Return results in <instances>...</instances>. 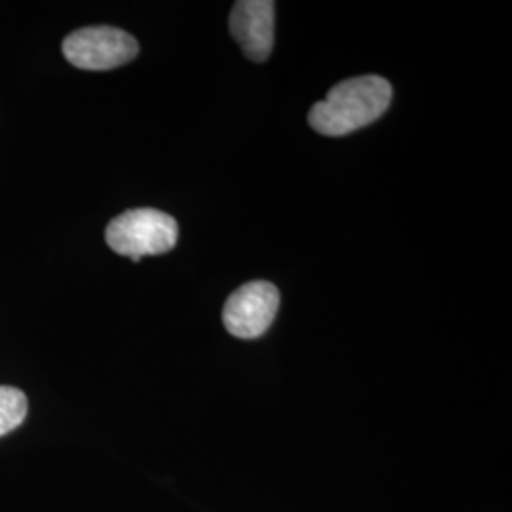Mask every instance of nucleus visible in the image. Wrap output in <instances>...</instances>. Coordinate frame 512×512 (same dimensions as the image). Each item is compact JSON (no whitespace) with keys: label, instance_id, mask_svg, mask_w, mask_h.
I'll use <instances>...</instances> for the list:
<instances>
[{"label":"nucleus","instance_id":"nucleus-1","mask_svg":"<svg viewBox=\"0 0 512 512\" xmlns=\"http://www.w3.org/2000/svg\"><path fill=\"white\" fill-rule=\"evenodd\" d=\"M391 84L382 76H359L336 84L310 110L311 128L327 137H344L376 122L389 109Z\"/></svg>","mask_w":512,"mask_h":512},{"label":"nucleus","instance_id":"nucleus-2","mask_svg":"<svg viewBox=\"0 0 512 512\" xmlns=\"http://www.w3.org/2000/svg\"><path fill=\"white\" fill-rule=\"evenodd\" d=\"M105 239L116 255L139 262L143 256L169 253L177 245L179 226L158 209H131L110 220Z\"/></svg>","mask_w":512,"mask_h":512},{"label":"nucleus","instance_id":"nucleus-3","mask_svg":"<svg viewBox=\"0 0 512 512\" xmlns=\"http://www.w3.org/2000/svg\"><path fill=\"white\" fill-rule=\"evenodd\" d=\"M63 54L78 69L110 71L135 59L139 44L126 31L101 25L80 29L65 38Z\"/></svg>","mask_w":512,"mask_h":512},{"label":"nucleus","instance_id":"nucleus-4","mask_svg":"<svg viewBox=\"0 0 512 512\" xmlns=\"http://www.w3.org/2000/svg\"><path fill=\"white\" fill-rule=\"evenodd\" d=\"M277 310V287L268 281H251L226 300L222 321L232 336L255 340L272 327Z\"/></svg>","mask_w":512,"mask_h":512},{"label":"nucleus","instance_id":"nucleus-5","mask_svg":"<svg viewBox=\"0 0 512 512\" xmlns=\"http://www.w3.org/2000/svg\"><path fill=\"white\" fill-rule=\"evenodd\" d=\"M230 33L243 55L262 63L274 50L275 4L272 0H239L230 14Z\"/></svg>","mask_w":512,"mask_h":512},{"label":"nucleus","instance_id":"nucleus-6","mask_svg":"<svg viewBox=\"0 0 512 512\" xmlns=\"http://www.w3.org/2000/svg\"><path fill=\"white\" fill-rule=\"evenodd\" d=\"M27 416V397L16 387L0 385V437L19 427Z\"/></svg>","mask_w":512,"mask_h":512}]
</instances>
